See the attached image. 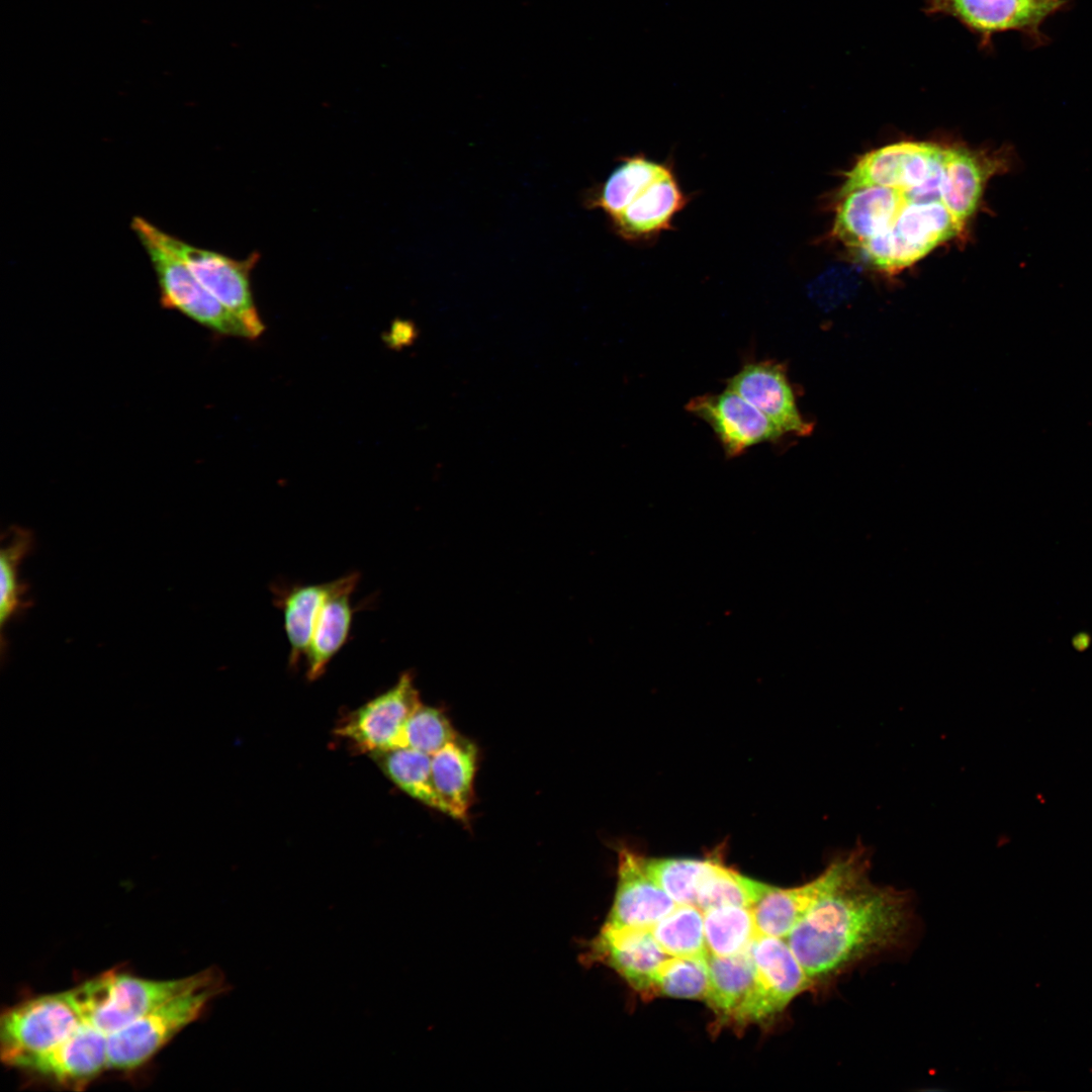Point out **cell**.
<instances>
[{
    "label": "cell",
    "instance_id": "cell-1",
    "mask_svg": "<svg viewBox=\"0 0 1092 1092\" xmlns=\"http://www.w3.org/2000/svg\"><path fill=\"white\" fill-rule=\"evenodd\" d=\"M871 857L824 895L785 937L813 980H834L857 963L897 946L910 925L905 891L870 880Z\"/></svg>",
    "mask_w": 1092,
    "mask_h": 1092
},
{
    "label": "cell",
    "instance_id": "cell-2",
    "mask_svg": "<svg viewBox=\"0 0 1092 1092\" xmlns=\"http://www.w3.org/2000/svg\"><path fill=\"white\" fill-rule=\"evenodd\" d=\"M226 988L219 970L199 972L191 987L108 1035V1068L132 1070L147 1063Z\"/></svg>",
    "mask_w": 1092,
    "mask_h": 1092
},
{
    "label": "cell",
    "instance_id": "cell-3",
    "mask_svg": "<svg viewBox=\"0 0 1092 1092\" xmlns=\"http://www.w3.org/2000/svg\"><path fill=\"white\" fill-rule=\"evenodd\" d=\"M131 229L155 271L163 307L179 311L217 334L252 339L243 322L207 291L185 262L161 242L156 225L135 216Z\"/></svg>",
    "mask_w": 1092,
    "mask_h": 1092
},
{
    "label": "cell",
    "instance_id": "cell-4",
    "mask_svg": "<svg viewBox=\"0 0 1092 1092\" xmlns=\"http://www.w3.org/2000/svg\"><path fill=\"white\" fill-rule=\"evenodd\" d=\"M198 976L150 980L110 971L71 989V993L84 1020L109 1035L191 987Z\"/></svg>",
    "mask_w": 1092,
    "mask_h": 1092
},
{
    "label": "cell",
    "instance_id": "cell-5",
    "mask_svg": "<svg viewBox=\"0 0 1092 1092\" xmlns=\"http://www.w3.org/2000/svg\"><path fill=\"white\" fill-rule=\"evenodd\" d=\"M964 226L940 200L907 198L891 226L868 240L856 251L878 269L898 271L962 233Z\"/></svg>",
    "mask_w": 1092,
    "mask_h": 1092
},
{
    "label": "cell",
    "instance_id": "cell-6",
    "mask_svg": "<svg viewBox=\"0 0 1092 1092\" xmlns=\"http://www.w3.org/2000/svg\"><path fill=\"white\" fill-rule=\"evenodd\" d=\"M944 149L920 142L879 148L858 160L841 190L876 185L896 189L915 201L940 200Z\"/></svg>",
    "mask_w": 1092,
    "mask_h": 1092
},
{
    "label": "cell",
    "instance_id": "cell-7",
    "mask_svg": "<svg viewBox=\"0 0 1092 1092\" xmlns=\"http://www.w3.org/2000/svg\"><path fill=\"white\" fill-rule=\"evenodd\" d=\"M84 1022L70 990L14 1005L0 1020L1 1060L19 1068L62 1043Z\"/></svg>",
    "mask_w": 1092,
    "mask_h": 1092
},
{
    "label": "cell",
    "instance_id": "cell-8",
    "mask_svg": "<svg viewBox=\"0 0 1092 1092\" xmlns=\"http://www.w3.org/2000/svg\"><path fill=\"white\" fill-rule=\"evenodd\" d=\"M157 233L161 242L185 262L202 286L243 322L252 339L261 336L265 327L254 303L250 285L251 270L258 261L257 254L245 260H235L190 245L159 228Z\"/></svg>",
    "mask_w": 1092,
    "mask_h": 1092
},
{
    "label": "cell",
    "instance_id": "cell-9",
    "mask_svg": "<svg viewBox=\"0 0 1092 1092\" xmlns=\"http://www.w3.org/2000/svg\"><path fill=\"white\" fill-rule=\"evenodd\" d=\"M709 988L706 1001L717 1028L745 1027L778 1012L762 990L748 949L735 956L707 957Z\"/></svg>",
    "mask_w": 1092,
    "mask_h": 1092
},
{
    "label": "cell",
    "instance_id": "cell-10",
    "mask_svg": "<svg viewBox=\"0 0 1092 1092\" xmlns=\"http://www.w3.org/2000/svg\"><path fill=\"white\" fill-rule=\"evenodd\" d=\"M871 856L862 844L835 855L813 880L792 888L772 887L751 907L758 934L785 938L811 908Z\"/></svg>",
    "mask_w": 1092,
    "mask_h": 1092
},
{
    "label": "cell",
    "instance_id": "cell-11",
    "mask_svg": "<svg viewBox=\"0 0 1092 1092\" xmlns=\"http://www.w3.org/2000/svg\"><path fill=\"white\" fill-rule=\"evenodd\" d=\"M580 957L583 965L604 964L613 969L647 999L655 996V978L669 958L650 929L608 923L586 942Z\"/></svg>",
    "mask_w": 1092,
    "mask_h": 1092
},
{
    "label": "cell",
    "instance_id": "cell-12",
    "mask_svg": "<svg viewBox=\"0 0 1092 1092\" xmlns=\"http://www.w3.org/2000/svg\"><path fill=\"white\" fill-rule=\"evenodd\" d=\"M410 673H403L386 692L357 709L337 732L364 752L399 748L404 726L421 705Z\"/></svg>",
    "mask_w": 1092,
    "mask_h": 1092
},
{
    "label": "cell",
    "instance_id": "cell-13",
    "mask_svg": "<svg viewBox=\"0 0 1092 1092\" xmlns=\"http://www.w3.org/2000/svg\"><path fill=\"white\" fill-rule=\"evenodd\" d=\"M687 411L713 430L727 458H736L747 449L779 441L784 434L759 410L737 392L726 389L691 398Z\"/></svg>",
    "mask_w": 1092,
    "mask_h": 1092
},
{
    "label": "cell",
    "instance_id": "cell-14",
    "mask_svg": "<svg viewBox=\"0 0 1092 1092\" xmlns=\"http://www.w3.org/2000/svg\"><path fill=\"white\" fill-rule=\"evenodd\" d=\"M1063 4L1064 0H926L924 11L958 19L987 46L994 33L1008 30L1037 37L1039 25Z\"/></svg>",
    "mask_w": 1092,
    "mask_h": 1092
},
{
    "label": "cell",
    "instance_id": "cell-15",
    "mask_svg": "<svg viewBox=\"0 0 1092 1092\" xmlns=\"http://www.w3.org/2000/svg\"><path fill=\"white\" fill-rule=\"evenodd\" d=\"M617 849L616 893L605 923L651 929L677 904L650 876L645 864L646 857L625 845Z\"/></svg>",
    "mask_w": 1092,
    "mask_h": 1092
},
{
    "label": "cell",
    "instance_id": "cell-16",
    "mask_svg": "<svg viewBox=\"0 0 1092 1092\" xmlns=\"http://www.w3.org/2000/svg\"><path fill=\"white\" fill-rule=\"evenodd\" d=\"M727 388L737 392L765 415L784 434L805 437L813 425L801 415L783 363L765 359L745 363L727 379Z\"/></svg>",
    "mask_w": 1092,
    "mask_h": 1092
},
{
    "label": "cell",
    "instance_id": "cell-17",
    "mask_svg": "<svg viewBox=\"0 0 1092 1092\" xmlns=\"http://www.w3.org/2000/svg\"><path fill=\"white\" fill-rule=\"evenodd\" d=\"M108 1068V1035L84 1022L51 1051L31 1058L18 1069L54 1083L82 1088Z\"/></svg>",
    "mask_w": 1092,
    "mask_h": 1092
},
{
    "label": "cell",
    "instance_id": "cell-18",
    "mask_svg": "<svg viewBox=\"0 0 1092 1092\" xmlns=\"http://www.w3.org/2000/svg\"><path fill=\"white\" fill-rule=\"evenodd\" d=\"M906 199L896 189L876 185L840 190L834 235L857 250L891 226Z\"/></svg>",
    "mask_w": 1092,
    "mask_h": 1092
},
{
    "label": "cell",
    "instance_id": "cell-19",
    "mask_svg": "<svg viewBox=\"0 0 1092 1092\" xmlns=\"http://www.w3.org/2000/svg\"><path fill=\"white\" fill-rule=\"evenodd\" d=\"M1004 153L945 148L940 200L964 224L977 210L987 180L1008 169Z\"/></svg>",
    "mask_w": 1092,
    "mask_h": 1092
},
{
    "label": "cell",
    "instance_id": "cell-20",
    "mask_svg": "<svg viewBox=\"0 0 1092 1092\" xmlns=\"http://www.w3.org/2000/svg\"><path fill=\"white\" fill-rule=\"evenodd\" d=\"M689 200L671 170L650 184L622 212L610 218L611 224L625 241L648 242L672 228L674 216Z\"/></svg>",
    "mask_w": 1092,
    "mask_h": 1092
},
{
    "label": "cell",
    "instance_id": "cell-21",
    "mask_svg": "<svg viewBox=\"0 0 1092 1092\" xmlns=\"http://www.w3.org/2000/svg\"><path fill=\"white\" fill-rule=\"evenodd\" d=\"M359 577V573L352 572L329 582L328 594L316 615L305 653L309 680L324 673L329 662L347 642L355 612L351 597Z\"/></svg>",
    "mask_w": 1092,
    "mask_h": 1092
},
{
    "label": "cell",
    "instance_id": "cell-22",
    "mask_svg": "<svg viewBox=\"0 0 1092 1092\" xmlns=\"http://www.w3.org/2000/svg\"><path fill=\"white\" fill-rule=\"evenodd\" d=\"M748 951L757 980L778 1013L815 986L785 938L758 934Z\"/></svg>",
    "mask_w": 1092,
    "mask_h": 1092
},
{
    "label": "cell",
    "instance_id": "cell-23",
    "mask_svg": "<svg viewBox=\"0 0 1092 1092\" xmlns=\"http://www.w3.org/2000/svg\"><path fill=\"white\" fill-rule=\"evenodd\" d=\"M477 754L473 743L457 735L432 755L435 787L447 806L448 815L461 821L468 819L473 803Z\"/></svg>",
    "mask_w": 1092,
    "mask_h": 1092
},
{
    "label": "cell",
    "instance_id": "cell-24",
    "mask_svg": "<svg viewBox=\"0 0 1092 1092\" xmlns=\"http://www.w3.org/2000/svg\"><path fill=\"white\" fill-rule=\"evenodd\" d=\"M673 170L670 162H657L644 154L622 158L608 178L590 194L586 203L609 218L622 212L650 184Z\"/></svg>",
    "mask_w": 1092,
    "mask_h": 1092
},
{
    "label": "cell",
    "instance_id": "cell-25",
    "mask_svg": "<svg viewBox=\"0 0 1092 1092\" xmlns=\"http://www.w3.org/2000/svg\"><path fill=\"white\" fill-rule=\"evenodd\" d=\"M329 582L295 584L276 589L275 604L282 610L283 623L289 644V663L294 665L305 656L318 610L328 594Z\"/></svg>",
    "mask_w": 1092,
    "mask_h": 1092
},
{
    "label": "cell",
    "instance_id": "cell-26",
    "mask_svg": "<svg viewBox=\"0 0 1092 1092\" xmlns=\"http://www.w3.org/2000/svg\"><path fill=\"white\" fill-rule=\"evenodd\" d=\"M386 777L415 800L448 815L432 776V755L406 747L373 754Z\"/></svg>",
    "mask_w": 1092,
    "mask_h": 1092
},
{
    "label": "cell",
    "instance_id": "cell-27",
    "mask_svg": "<svg viewBox=\"0 0 1092 1092\" xmlns=\"http://www.w3.org/2000/svg\"><path fill=\"white\" fill-rule=\"evenodd\" d=\"M770 885L747 878L712 857L699 884L696 907L702 912L723 906L751 908Z\"/></svg>",
    "mask_w": 1092,
    "mask_h": 1092
},
{
    "label": "cell",
    "instance_id": "cell-28",
    "mask_svg": "<svg viewBox=\"0 0 1092 1092\" xmlns=\"http://www.w3.org/2000/svg\"><path fill=\"white\" fill-rule=\"evenodd\" d=\"M709 954L730 957L747 950L758 935L751 908L723 906L703 912Z\"/></svg>",
    "mask_w": 1092,
    "mask_h": 1092
},
{
    "label": "cell",
    "instance_id": "cell-29",
    "mask_svg": "<svg viewBox=\"0 0 1092 1092\" xmlns=\"http://www.w3.org/2000/svg\"><path fill=\"white\" fill-rule=\"evenodd\" d=\"M0 553V626H4L26 606L25 586L19 580V566L32 550L34 539L28 529L12 526L4 535Z\"/></svg>",
    "mask_w": 1092,
    "mask_h": 1092
},
{
    "label": "cell",
    "instance_id": "cell-30",
    "mask_svg": "<svg viewBox=\"0 0 1092 1092\" xmlns=\"http://www.w3.org/2000/svg\"><path fill=\"white\" fill-rule=\"evenodd\" d=\"M651 932L669 957H707L703 912L696 906L677 905L657 922Z\"/></svg>",
    "mask_w": 1092,
    "mask_h": 1092
},
{
    "label": "cell",
    "instance_id": "cell-31",
    "mask_svg": "<svg viewBox=\"0 0 1092 1092\" xmlns=\"http://www.w3.org/2000/svg\"><path fill=\"white\" fill-rule=\"evenodd\" d=\"M710 859L646 858L645 864L650 876L677 905L696 906L699 884Z\"/></svg>",
    "mask_w": 1092,
    "mask_h": 1092
},
{
    "label": "cell",
    "instance_id": "cell-32",
    "mask_svg": "<svg viewBox=\"0 0 1092 1092\" xmlns=\"http://www.w3.org/2000/svg\"><path fill=\"white\" fill-rule=\"evenodd\" d=\"M707 957H669L655 978V996L706 999L709 988Z\"/></svg>",
    "mask_w": 1092,
    "mask_h": 1092
},
{
    "label": "cell",
    "instance_id": "cell-33",
    "mask_svg": "<svg viewBox=\"0 0 1092 1092\" xmlns=\"http://www.w3.org/2000/svg\"><path fill=\"white\" fill-rule=\"evenodd\" d=\"M456 737L444 712L421 704L404 726L400 747L433 755Z\"/></svg>",
    "mask_w": 1092,
    "mask_h": 1092
},
{
    "label": "cell",
    "instance_id": "cell-34",
    "mask_svg": "<svg viewBox=\"0 0 1092 1092\" xmlns=\"http://www.w3.org/2000/svg\"><path fill=\"white\" fill-rule=\"evenodd\" d=\"M857 270L834 266L820 274L809 285V296L820 307L830 310L847 300L857 289Z\"/></svg>",
    "mask_w": 1092,
    "mask_h": 1092
}]
</instances>
